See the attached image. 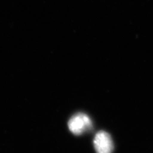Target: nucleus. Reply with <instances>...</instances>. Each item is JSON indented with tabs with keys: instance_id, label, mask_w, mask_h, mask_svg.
I'll use <instances>...</instances> for the list:
<instances>
[{
	"instance_id": "nucleus-1",
	"label": "nucleus",
	"mask_w": 153,
	"mask_h": 153,
	"mask_svg": "<svg viewBox=\"0 0 153 153\" xmlns=\"http://www.w3.org/2000/svg\"><path fill=\"white\" fill-rule=\"evenodd\" d=\"M91 127V120L84 114H76L68 121L70 130L76 135H81L84 131L90 130Z\"/></svg>"
},
{
	"instance_id": "nucleus-2",
	"label": "nucleus",
	"mask_w": 153,
	"mask_h": 153,
	"mask_svg": "<svg viewBox=\"0 0 153 153\" xmlns=\"http://www.w3.org/2000/svg\"><path fill=\"white\" fill-rule=\"evenodd\" d=\"M94 146L97 153H112L114 145L111 135L104 131L98 132L94 138Z\"/></svg>"
}]
</instances>
